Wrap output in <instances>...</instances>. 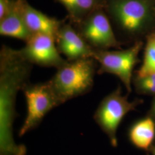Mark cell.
Listing matches in <instances>:
<instances>
[{
  "mask_svg": "<svg viewBox=\"0 0 155 155\" xmlns=\"http://www.w3.org/2000/svg\"><path fill=\"white\" fill-rule=\"evenodd\" d=\"M104 8L124 45L155 31V0H105Z\"/></svg>",
  "mask_w": 155,
  "mask_h": 155,
  "instance_id": "2",
  "label": "cell"
},
{
  "mask_svg": "<svg viewBox=\"0 0 155 155\" xmlns=\"http://www.w3.org/2000/svg\"><path fill=\"white\" fill-rule=\"evenodd\" d=\"M97 61L89 58L68 61L48 81L61 104L87 94L93 87Z\"/></svg>",
  "mask_w": 155,
  "mask_h": 155,
  "instance_id": "3",
  "label": "cell"
},
{
  "mask_svg": "<svg viewBox=\"0 0 155 155\" xmlns=\"http://www.w3.org/2000/svg\"><path fill=\"white\" fill-rule=\"evenodd\" d=\"M148 152H150V155H155V141Z\"/></svg>",
  "mask_w": 155,
  "mask_h": 155,
  "instance_id": "18",
  "label": "cell"
},
{
  "mask_svg": "<svg viewBox=\"0 0 155 155\" xmlns=\"http://www.w3.org/2000/svg\"><path fill=\"white\" fill-rule=\"evenodd\" d=\"M132 84L137 94L155 96V74L143 77L133 74Z\"/></svg>",
  "mask_w": 155,
  "mask_h": 155,
  "instance_id": "15",
  "label": "cell"
},
{
  "mask_svg": "<svg viewBox=\"0 0 155 155\" xmlns=\"http://www.w3.org/2000/svg\"><path fill=\"white\" fill-rule=\"evenodd\" d=\"M23 0H15L11 10L0 20V35L22 40L28 41L32 34L29 31L22 15Z\"/></svg>",
  "mask_w": 155,
  "mask_h": 155,
  "instance_id": "11",
  "label": "cell"
},
{
  "mask_svg": "<svg viewBox=\"0 0 155 155\" xmlns=\"http://www.w3.org/2000/svg\"><path fill=\"white\" fill-rule=\"evenodd\" d=\"M144 45L143 40H139L125 50H94L93 58L100 64L97 73L116 75L124 84L127 94H130L132 90L133 70L140 61L139 54Z\"/></svg>",
  "mask_w": 155,
  "mask_h": 155,
  "instance_id": "5",
  "label": "cell"
},
{
  "mask_svg": "<svg viewBox=\"0 0 155 155\" xmlns=\"http://www.w3.org/2000/svg\"><path fill=\"white\" fill-rule=\"evenodd\" d=\"M22 58L32 64L56 69L64 65L67 60L62 58L54 38L42 34H33L21 49L17 50Z\"/></svg>",
  "mask_w": 155,
  "mask_h": 155,
  "instance_id": "8",
  "label": "cell"
},
{
  "mask_svg": "<svg viewBox=\"0 0 155 155\" xmlns=\"http://www.w3.org/2000/svg\"><path fill=\"white\" fill-rule=\"evenodd\" d=\"M130 143L136 148L148 151L155 141V122L147 116L134 123L128 131Z\"/></svg>",
  "mask_w": 155,
  "mask_h": 155,
  "instance_id": "12",
  "label": "cell"
},
{
  "mask_svg": "<svg viewBox=\"0 0 155 155\" xmlns=\"http://www.w3.org/2000/svg\"><path fill=\"white\" fill-rule=\"evenodd\" d=\"M57 48L68 61L93 58L94 50L78 32L70 22L62 24L55 38Z\"/></svg>",
  "mask_w": 155,
  "mask_h": 155,
  "instance_id": "9",
  "label": "cell"
},
{
  "mask_svg": "<svg viewBox=\"0 0 155 155\" xmlns=\"http://www.w3.org/2000/svg\"><path fill=\"white\" fill-rule=\"evenodd\" d=\"M129 94L123 95L120 86L101 101L94 113V121L109 139L112 147L118 146L117 132L124 118L128 113L135 110L143 100H128Z\"/></svg>",
  "mask_w": 155,
  "mask_h": 155,
  "instance_id": "4",
  "label": "cell"
},
{
  "mask_svg": "<svg viewBox=\"0 0 155 155\" xmlns=\"http://www.w3.org/2000/svg\"><path fill=\"white\" fill-rule=\"evenodd\" d=\"M22 11L26 25L32 35H46L55 39L62 24L66 20L45 15L34 8L27 0L22 1Z\"/></svg>",
  "mask_w": 155,
  "mask_h": 155,
  "instance_id": "10",
  "label": "cell"
},
{
  "mask_svg": "<svg viewBox=\"0 0 155 155\" xmlns=\"http://www.w3.org/2000/svg\"><path fill=\"white\" fill-rule=\"evenodd\" d=\"M147 116L151 117L155 122V96L153 97L150 110L147 113Z\"/></svg>",
  "mask_w": 155,
  "mask_h": 155,
  "instance_id": "17",
  "label": "cell"
},
{
  "mask_svg": "<svg viewBox=\"0 0 155 155\" xmlns=\"http://www.w3.org/2000/svg\"><path fill=\"white\" fill-rule=\"evenodd\" d=\"M155 74V31L145 38L143 63L134 75L143 77Z\"/></svg>",
  "mask_w": 155,
  "mask_h": 155,
  "instance_id": "14",
  "label": "cell"
},
{
  "mask_svg": "<svg viewBox=\"0 0 155 155\" xmlns=\"http://www.w3.org/2000/svg\"><path fill=\"white\" fill-rule=\"evenodd\" d=\"M15 0H0V20L4 17L11 10Z\"/></svg>",
  "mask_w": 155,
  "mask_h": 155,
  "instance_id": "16",
  "label": "cell"
},
{
  "mask_svg": "<svg viewBox=\"0 0 155 155\" xmlns=\"http://www.w3.org/2000/svg\"><path fill=\"white\" fill-rule=\"evenodd\" d=\"M73 26L94 50H120L124 45L117 38L104 8L97 9Z\"/></svg>",
  "mask_w": 155,
  "mask_h": 155,
  "instance_id": "7",
  "label": "cell"
},
{
  "mask_svg": "<svg viewBox=\"0 0 155 155\" xmlns=\"http://www.w3.org/2000/svg\"><path fill=\"white\" fill-rule=\"evenodd\" d=\"M61 4L67 12V19L74 25L82 21L91 12L104 8L105 0H54Z\"/></svg>",
  "mask_w": 155,
  "mask_h": 155,
  "instance_id": "13",
  "label": "cell"
},
{
  "mask_svg": "<svg viewBox=\"0 0 155 155\" xmlns=\"http://www.w3.org/2000/svg\"><path fill=\"white\" fill-rule=\"evenodd\" d=\"M33 64L17 50L2 45L0 51V155H26L27 148L15 143L13 123L17 116V95L29 82Z\"/></svg>",
  "mask_w": 155,
  "mask_h": 155,
  "instance_id": "1",
  "label": "cell"
},
{
  "mask_svg": "<svg viewBox=\"0 0 155 155\" xmlns=\"http://www.w3.org/2000/svg\"><path fill=\"white\" fill-rule=\"evenodd\" d=\"M22 91L27 104V115L18 131L20 137L38 127L50 111L61 105L48 81L29 82Z\"/></svg>",
  "mask_w": 155,
  "mask_h": 155,
  "instance_id": "6",
  "label": "cell"
}]
</instances>
